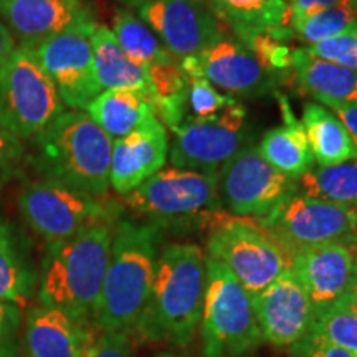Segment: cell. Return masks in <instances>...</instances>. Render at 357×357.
<instances>
[{"label":"cell","mask_w":357,"mask_h":357,"mask_svg":"<svg viewBox=\"0 0 357 357\" xmlns=\"http://www.w3.org/2000/svg\"><path fill=\"white\" fill-rule=\"evenodd\" d=\"M261 336L276 347H291L305 339L314 321V307L291 270L253 296Z\"/></svg>","instance_id":"obj_17"},{"label":"cell","mask_w":357,"mask_h":357,"mask_svg":"<svg viewBox=\"0 0 357 357\" xmlns=\"http://www.w3.org/2000/svg\"><path fill=\"white\" fill-rule=\"evenodd\" d=\"M257 223L293 258L301 250L357 236V208L294 194Z\"/></svg>","instance_id":"obj_9"},{"label":"cell","mask_w":357,"mask_h":357,"mask_svg":"<svg viewBox=\"0 0 357 357\" xmlns=\"http://www.w3.org/2000/svg\"><path fill=\"white\" fill-rule=\"evenodd\" d=\"M93 341L95 336L88 319L43 305L26 312L24 328L26 357H84Z\"/></svg>","instance_id":"obj_20"},{"label":"cell","mask_w":357,"mask_h":357,"mask_svg":"<svg viewBox=\"0 0 357 357\" xmlns=\"http://www.w3.org/2000/svg\"><path fill=\"white\" fill-rule=\"evenodd\" d=\"M19 208L30 229L48 243L73 236L95 223L113 220V208L100 197L47 178L24 185L19 194Z\"/></svg>","instance_id":"obj_11"},{"label":"cell","mask_w":357,"mask_h":357,"mask_svg":"<svg viewBox=\"0 0 357 357\" xmlns=\"http://www.w3.org/2000/svg\"><path fill=\"white\" fill-rule=\"evenodd\" d=\"M174 132L172 167L202 174L222 171L236 154L252 146L247 109L238 101L211 119L187 118Z\"/></svg>","instance_id":"obj_10"},{"label":"cell","mask_w":357,"mask_h":357,"mask_svg":"<svg viewBox=\"0 0 357 357\" xmlns=\"http://www.w3.org/2000/svg\"><path fill=\"white\" fill-rule=\"evenodd\" d=\"M111 242L109 223H95L73 236L48 243L38 276L42 305L88 319L100 300Z\"/></svg>","instance_id":"obj_4"},{"label":"cell","mask_w":357,"mask_h":357,"mask_svg":"<svg viewBox=\"0 0 357 357\" xmlns=\"http://www.w3.org/2000/svg\"><path fill=\"white\" fill-rule=\"evenodd\" d=\"M84 357H132L131 339L128 333L101 331Z\"/></svg>","instance_id":"obj_37"},{"label":"cell","mask_w":357,"mask_h":357,"mask_svg":"<svg viewBox=\"0 0 357 357\" xmlns=\"http://www.w3.org/2000/svg\"><path fill=\"white\" fill-rule=\"evenodd\" d=\"M113 33L123 52L134 63L147 71L151 66L176 58L164 47L153 30L126 8H119L113 17Z\"/></svg>","instance_id":"obj_29"},{"label":"cell","mask_w":357,"mask_h":357,"mask_svg":"<svg viewBox=\"0 0 357 357\" xmlns=\"http://www.w3.org/2000/svg\"><path fill=\"white\" fill-rule=\"evenodd\" d=\"M278 100L283 109L284 123L265 132L258 151L261 158L270 162L276 171L298 181L303 174L314 167V158L307 144L305 128L293 116L287 98L278 95Z\"/></svg>","instance_id":"obj_22"},{"label":"cell","mask_w":357,"mask_h":357,"mask_svg":"<svg viewBox=\"0 0 357 357\" xmlns=\"http://www.w3.org/2000/svg\"><path fill=\"white\" fill-rule=\"evenodd\" d=\"M167 154V129L158 116H151L128 136L113 141L109 185L124 197L159 172Z\"/></svg>","instance_id":"obj_19"},{"label":"cell","mask_w":357,"mask_h":357,"mask_svg":"<svg viewBox=\"0 0 357 357\" xmlns=\"http://www.w3.org/2000/svg\"><path fill=\"white\" fill-rule=\"evenodd\" d=\"M93 60L101 91L108 89H134L153 98V86L147 71L123 52L113 30L98 25L91 33Z\"/></svg>","instance_id":"obj_23"},{"label":"cell","mask_w":357,"mask_h":357,"mask_svg":"<svg viewBox=\"0 0 357 357\" xmlns=\"http://www.w3.org/2000/svg\"><path fill=\"white\" fill-rule=\"evenodd\" d=\"M287 2H293V0H287Z\"/></svg>","instance_id":"obj_45"},{"label":"cell","mask_w":357,"mask_h":357,"mask_svg":"<svg viewBox=\"0 0 357 357\" xmlns=\"http://www.w3.org/2000/svg\"><path fill=\"white\" fill-rule=\"evenodd\" d=\"M298 194L357 208V155L333 166L311 167L298 178Z\"/></svg>","instance_id":"obj_28"},{"label":"cell","mask_w":357,"mask_h":357,"mask_svg":"<svg viewBox=\"0 0 357 357\" xmlns=\"http://www.w3.org/2000/svg\"><path fill=\"white\" fill-rule=\"evenodd\" d=\"M207 257L230 270L242 287L255 296L291 265V257L248 218L223 213L211 229Z\"/></svg>","instance_id":"obj_8"},{"label":"cell","mask_w":357,"mask_h":357,"mask_svg":"<svg viewBox=\"0 0 357 357\" xmlns=\"http://www.w3.org/2000/svg\"><path fill=\"white\" fill-rule=\"evenodd\" d=\"M65 111L55 84L32 48L19 47L0 66V124L33 139Z\"/></svg>","instance_id":"obj_7"},{"label":"cell","mask_w":357,"mask_h":357,"mask_svg":"<svg viewBox=\"0 0 357 357\" xmlns=\"http://www.w3.org/2000/svg\"><path fill=\"white\" fill-rule=\"evenodd\" d=\"M337 2L339 0H293L291 6H289L288 24L314 15V13L324 10V8L331 7Z\"/></svg>","instance_id":"obj_39"},{"label":"cell","mask_w":357,"mask_h":357,"mask_svg":"<svg viewBox=\"0 0 357 357\" xmlns=\"http://www.w3.org/2000/svg\"><path fill=\"white\" fill-rule=\"evenodd\" d=\"M207 268L195 243H171L155 261L151 296L136 331L142 339L189 346L202 319Z\"/></svg>","instance_id":"obj_1"},{"label":"cell","mask_w":357,"mask_h":357,"mask_svg":"<svg viewBox=\"0 0 357 357\" xmlns=\"http://www.w3.org/2000/svg\"><path fill=\"white\" fill-rule=\"evenodd\" d=\"M293 37L307 45L336 38L346 33H357V0H339L306 19L289 22Z\"/></svg>","instance_id":"obj_30"},{"label":"cell","mask_w":357,"mask_h":357,"mask_svg":"<svg viewBox=\"0 0 357 357\" xmlns=\"http://www.w3.org/2000/svg\"><path fill=\"white\" fill-rule=\"evenodd\" d=\"M86 113L113 141L128 136L147 118L155 116L153 98L134 89L101 91Z\"/></svg>","instance_id":"obj_25"},{"label":"cell","mask_w":357,"mask_h":357,"mask_svg":"<svg viewBox=\"0 0 357 357\" xmlns=\"http://www.w3.org/2000/svg\"><path fill=\"white\" fill-rule=\"evenodd\" d=\"M119 3H123V6H126V7H141L142 3L144 2H147V0H118Z\"/></svg>","instance_id":"obj_43"},{"label":"cell","mask_w":357,"mask_h":357,"mask_svg":"<svg viewBox=\"0 0 357 357\" xmlns=\"http://www.w3.org/2000/svg\"><path fill=\"white\" fill-rule=\"evenodd\" d=\"M293 83L298 89L323 106H357V71L312 58L303 50H293Z\"/></svg>","instance_id":"obj_21"},{"label":"cell","mask_w":357,"mask_h":357,"mask_svg":"<svg viewBox=\"0 0 357 357\" xmlns=\"http://www.w3.org/2000/svg\"><path fill=\"white\" fill-rule=\"evenodd\" d=\"M93 32L95 30H71L32 48L55 84L60 100L70 109L86 111L101 93L93 60Z\"/></svg>","instance_id":"obj_13"},{"label":"cell","mask_w":357,"mask_h":357,"mask_svg":"<svg viewBox=\"0 0 357 357\" xmlns=\"http://www.w3.org/2000/svg\"><path fill=\"white\" fill-rule=\"evenodd\" d=\"M139 19L178 60L207 50L225 38V29L200 0H147Z\"/></svg>","instance_id":"obj_14"},{"label":"cell","mask_w":357,"mask_h":357,"mask_svg":"<svg viewBox=\"0 0 357 357\" xmlns=\"http://www.w3.org/2000/svg\"><path fill=\"white\" fill-rule=\"evenodd\" d=\"M20 323V306L0 300V357H19Z\"/></svg>","instance_id":"obj_35"},{"label":"cell","mask_w":357,"mask_h":357,"mask_svg":"<svg viewBox=\"0 0 357 357\" xmlns=\"http://www.w3.org/2000/svg\"><path fill=\"white\" fill-rule=\"evenodd\" d=\"M218 194L234 215L261 218L298 194V181L276 171L252 144L218 172Z\"/></svg>","instance_id":"obj_12"},{"label":"cell","mask_w":357,"mask_h":357,"mask_svg":"<svg viewBox=\"0 0 357 357\" xmlns=\"http://www.w3.org/2000/svg\"><path fill=\"white\" fill-rule=\"evenodd\" d=\"M158 243V225L129 220L116 225L109 265L93 311L101 331H136L153 288Z\"/></svg>","instance_id":"obj_3"},{"label":"cell","mask_w":357,"mask_h":357,"mask_svg":"<svg viewBox=\"0 0 357 357\" xmlns=\"http://www.w3.org/2000/svg\"><path fill=\"white\" fill-rule=\"evenodd\" d=\"M37 283L24 240L0 217V300L24 306Z\"/></svg>","instance_id":"obj_27"},{"label":"cell","mask_w":357,"mask_h":357,"mask_svg":"<svg viewBox=\"0 0 357 357\" xmlns=\"http://www.w3.org/2000/svg\"><path fill=\"white\" fill-rule=\"evenodd\" d=\"M303 50L312 58L357 71V33L323 40L314 45H307Z\"/></svg>","instance_id":"obj_34"},{"label":"cell","mask_w":357,"mask_h":357,"mask_svg":"<svg viewBox=\"0 0 357 357\" xmlns=\"http://www.w3.org/2000/svg\"><path fill=\"white\" fill-rule=\"evenodd\" d=\"M0 20L26 48L71 30L98 26L86 0H0Z\"/></svg>","instance_id":"obj_15"},{"label":"cell","mask_w":357,"mask_h":357,"mask_svg":"<svg viewBox=\"0 0 357 357\" xmlns=\"http://www.w3.org/2000/svg\"><path fill=\"white\" fill-rule=\"evenodd\" d=\"M211 3L217 19L245 43L288 26L287 0H211Z\"/></svg>","instance_id":"obj_24"},{"label":"cell","mask_w":357,"mask_h":357,"mask_svg":"<svg viewBox=\"0 0 357 357\" xmlns=\"http://www.w3.org/2000/svg\"><path fill=\"white\" fill-rule=\"evenodd\" d=\"M204 357H238L263 341L253 296L220 261L205 257Z\"/></svg>","instance_id":"obj_5"},{"label":"cell","mask_w":357,"mask_h":357,"mask_svg":"<svg viewBox=\"0 0 357 357\" xmlns=\"http://www.w3.org/2000/svg\"><path fill=\"white\" fill-rule=\"evenodd\" d=\"M187 77H202L213 86L243 96L265 95L278 78L263 68L247 45L222 38L207 50L181 60Z\"/></svg>","instance_id":"obj_16"},{"label":"cell","mask_w":357,"mask_h":357,"mask_svg":"<svg viewBox=\"0 0 357 357\" xmlns=\"http://www.w3.org/2000/svg\"><path fill=\"white\" fill-rule=\"evenodd\" d=\"M24 154L22 141L3 124H0V187L6 185L15 176Z\"/></svg>","instance_id":"obj_36"},{"label":"cell","mask_w":357,"mask_h":357,"mask_svg":"<svg viewBox=\"0 0 357 357\" xmlns=\"http://www.w3.org/2000/svg\"><path fill=\"white\" fill-rule=\"evenodd\" d=\"M189 82V108L192 119H211L236 102L234 96L217 91L211 82L202 77H187Z\"/></svg>","instance_id":"obj_32"},{"label":"cell","mask_w":357,"mask_h":357,"mask_svg":"<svg viewBox=\"0 0 357 357\" xmlns=\"http://www.w3.org/2000/svg\"><path fill=\"white\" fill-rule=\"evenodd\" d=\"M307 336L357 354V316L341 303L314 312Z\"/></svg>","instance_id":"obj_31"},{"label":"cell","mask_w":357,"mask_h":357,"mask_svg":"<svg viewBox=\"0 0 357 357\" xmlns=\"http://www.w3.org/2000/svg\"><path fill=\"white\" fill-rule=\"evenodd\" d=\"M247 47L257 58L258 63L273 77L280 79V75L291 73L294 48H289L280 40L271 38L270 35H258L247 43Z\"/></svg>","instance_id":"obj_33"},{"label":"cell","mask_w":357,"mask_h":357,"mask_svg":"<svg viewBox=\"0 0 357 357\" xmlns=\"http://www.w3.org/2000/svg\"><path fill=\"white\" fill-rule=\"evenodd\" d=\"M15 40H13L12 33L8 32L7 26L3 25V22L0 20V66L6 63V60L15 52Z\"/></svg>","instance_id":"obj_41"},{"label":"cell","mask_w":357,"mask_h":357,"mask_svg":"<svg viewBox=\"0 0 357 357\" xmlns=\"http://www.w3.org/2000/svg\"><path fill=\"white\" fill-rule=\"evenodd\" d=\"M301 124L318 166H333L357 155V147L346 126L326 106L319 102H307L303 108Z\"/></svg>","instance_id":"obj_26"},{"label":"cell","mask_w":357,"mask_h":357,"mask_svg":"<svg viewBox=\"0 0 357 357\" xmlns=\"http://www.w3.org/2000/svg\"><path fill=\"white\" fill-rule=\"evenodd\" d=\"M29 160L42 178L93 197L109 190L113 139L84 111L70 109L32 139Z\"/></svg>","instance_id":"obj_2"},{"label":"cell","mask_w":357,"mask_h":357,"mask_svg":"<svg viewBox=\"0 0 357 357\" xmlns=\"http://www.w3.org/2000/svg\"><path fill=\"white\" fill-rule=\"evenodd\" d=\"M291 354L294 357H357L356 352L318 341L311 336H306L298 344H294L291 347Z\"/></svg>","instance_id":"obj_38"},{"label":"cell","mask_w":357,"mask_h":357,"mask_svg":"<svg viewBox=\"0 0 357 357\" xmlns=\"http://www.w3.org/2000/svg\"><path fill=\"white\" fill-rule=\"evenodd\" d=\"M289 270L318 312L344 296L357 275V258L346 243H326L294 253Z\"/></svg>","instance_id":"obj_18"},{"label":"cell","mask_w":357,"mask_h":357,"mask_svg":"<svg viewBox=\"0 0 357 357\" xmlns=\"http://www.w3.org/2000/svg\"><path fill=\"white\" fill-rule=\"evenodd\" d=\"M124 202L139 215L162 222H194L213 227L222 215L217 174L160 169L128 195Z\"/></svg>","instance_id":"obj_6"},{"label":"cell","mask_w":357,"mask_h":357,"mask_svg":"<svg viewBox=\"0 0 357 357\" xmlns=\"http://www.w3.org/2000/svg\"><path fill=\"white\" fill-rule=\"evenodd\" d=\"M328 109H331L334 114L341 119L344 124L347 132H349L352 142L357 147V106H346V105H334L329 106Z\"/></svg>","instance_id":"obj_40"},{"label":"cell","mask_w":357,"mask_h":357,"mask_svg":"<svg viewBox=\"0 0 357 357\" xmlns=\"http://www.w3.org/2000/svg\"><path fill=\"white\" fill-rule=\"evenodd\" d=\"M337 303H341L342 306L347 307L351 312H354L357 316V275L354 276V280H352L349 289H347L344 296L341 298Z\"/></svg>","instance_id":"obj_42"},{"label":"cell","mask_w":357,"mask_h":357,"mask_svg":"<svg viewBox=\"0 0 357 357\" xmlns=\"http://www.w3.org/2000/svg\"><path fill=\"white\" fill-rule=\"evenodd\" d=\"M155 357H189L184 354H174V352H162V354H158Z\"/></svg>","instance_id":"obj_44"}]
</instances>
